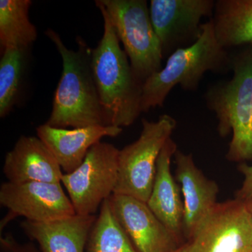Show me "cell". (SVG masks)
<instances>
[{"mask_svg": "<svg viewBox=\"0 0 252 252\" xmlns=\"http://www.w3.org/2000/svg\"><path fill=\"white\" fill-rule=\"evenodd\" d=\"M104 20L102 39L91 54V66L104 126L128 127L142 114L143 83L131 67L108 15L97 6Z\"/></svg>", "mask_w": 252, "mask_h": 252, "instance_id": "6da1fadb", "label": "cell"}, {"mask_svg": "<svg viewBox=\"0 0 252 252\" xmlns=\"http://www.w3.org/2000/svg\"><path fill=\"white\" fill-rule=\"evenodd\" d=\"M231 72L230 79L208 87L204 99L216 116L220 137L233 135L227 160L244 163L252 160V45L231 54Z\"/></svg>", "mask_w": 252, "mask_h": 252, "instance_id": "7a4b0ae2", "label": "cell"}, {"mask_svg": "<svg viewBox=\"0 0 252 252\" xmlns=\"http://www.w3.org/2000/svg\"><path fill=\"white\" fill-rule=\"evenodd\" d=\"M45 34L63 61L62 75L46 124L61 128L104 126L91 66L92 49L82 38L78 37L77 51L69 49L56 32L48 29Z\"/></svg>", "mask_w": 252, "mask_h": 252, "instance_id": "3957f363", "label": "cell"}, {"mask_svg": "<svg viewBox=\"0 0 252 252\" xmlns=\"http://www.w3.org/2000/svg\"><path fill=\"white\" fill-rule=\"evenodd\" d=\"M231 71V54L217 40L212 18L203 25L196 42L177 50L167 60L165 67L151 76L142 88V113L162 107L176 86L187 91L198 89L207 72L226 74Z\"/></svg>", "mask_w": 252, "mask_h": 252, "instance_id": "277c9868", "label": "cell"}, {"mask_svg": "<svg viewBox=\"0 0 252 252\" xmlns=\"http://www.w3.org/2000/svg\"><path fill=\"white\" fill-rule=\"evenodd\" d=\"M108 15L136 77L144 83L162 69L161 44L146 0H97Z\"/></svg>", "mask_w": 252, "mask_h": 252, "instance_id": "5b68a950", "label": "cell"}, {"mask_svg": "<svg viewBox=\"0 0 252 252\" xmlns=\"http://www.w3.org/2000/svg\"><path fill=\"white\" fill-rule=\"evenodd\" d=\"M139 138L119 150V172L114 194L130 195L147 203L155 180L158 159L171 138L177 121L162 114L155 122L142 120Z\"/></svg>", "mask_w": 252, "mask_h": 252, "instance_id": "8992f818", "label": "cell"}, {"mask_svg": "<svg viewBox=\"0 0 252 252\" xmlns=\"http://www.w3.org/2000/svg\"><path fill=\"white\" fill-rule=\"evenodd\" d=\"M119 150L109 142H99L91 147L80 166L63 174L61 183L77 215H95L104 200L114 194Z\"/></svg>", "mask_w": 252, "mask_h": 252, "instance_id": "52a82bcc", "label": "cell"}, {"mask_svg": "<svg viewBox=\"0 0 252 252\" xmlns=\"http://www.w3.org/2000/svg\"><path fill=\"white\" fill-rule=\"evenodd\" d=\"M215 5L214 0H151V19L164 58L198 41L202 20L212 17Z\"/></svg>", "mask_w": 252, "mask_h": 252, "instance_id": "ba28073f", "label": "cell"}, {"mask_svg": "<svg viewBox=\"0 0 252 252\" xmlns=\"http://www.w3.org/2000/svg\"><path fill=\"white\" fill-rule=\"evenodd\" d=\"M189 243L190 252H252V220L245 203H217Z\"/></svg>", "mask_w": 252, "mask_h": 252, "instance_id": "9c48e42d", "label": "cell"}, {"mask_svg": "<svg viewBox=\"0 0 252 252\" xmlns=\"http://www.w3.org/2000/svg\"><path fill=\"white\" fill-rule=\"evenodd\" d=\"M0 204L9 213L36 223H49L76 215L61 183L5 182L0 187Z\"/></svg>", "mask_w": 252, "mask_h": 252, "instance_id": "30bf717a", "label": "cell"}, {"mask_svg": "<svg viewBox=\"0 0 252 252\" xmlns=\"http://www.w3.org/2000/svg\"><path fill=\"white\" fill-rule=\"evenodd\" d=\"M109 201L137 252H172L182 245L181 239L160 221L146 202L120 194H113Z\"/></svg>", "mask_w": 252, "mask_h": 252, "instance_id": "8fae6325", "label": "cell"}, {"mask_svg": "<svg viewBox=\"0 0 252 252\" xmlns=\"http://www.w3.org/2000/svg\"><path fill=\"white\" fill-rule=\"evenodd\" d=\"M175 179L183 196V235L190 240L217 205L220 188L197 167L191 154L177 149Z\"/></svg>", "mask_w": 252, "mask_h": 252, "instance_id": "7c38bea8", "label": "cell"}, {"mask_svg": "<svg viewBox=\"0 0 252 252\" xmlns=\"http://www.w3.org/2000/svg\"><path fill=\"white\" fill-rule=\"evenodd\" d=\"M122 131V127L112 126L67 129L44 124L36 127L37 137L51 151L64 174L80 166L91 147L103 137H117Z\"/></svg>", "mask_w": 252, "mask_h": 252, "instance_id": "4fadbf2b", "label": "cell"}, {"mask_svg": "<svg viewBox=\"0 0 252 252\" xmlns=\"http://www.w3.org/2000/svg\"><path fill=\"white\" fill-rule=\"evenodd\" d=\"M62 168L38 137L21 136L6 154L3 173L11 183L39 182L61 183Z\"/></svg>", "mask_w": 252, "mask_h": 252, "instance_id": "5bb4252c", "label": "cell"}, {"mask_svg": "<svg viewBox=\"0 0 252 252\" xmlns=\"http://www.w3.org/2000/svg\"><path fill=\"white\" fill-rule=\"evenodd\" d=\"M177 150L169 139L158 159L157 173L147 205L154 215L178 238L183 236L184 203L180 185L172 175L171 160Z\"/></svg>", "mask_w": 252, "mask_h": 252, "instance_id": "9a60e30c", "label": "cell"}, {"mask_svg": "<svg viewBox=\"0 0 252 252\" xmlns=\"http://www.w3.org/2000/svg\"><path fill=\"white\" fill-rule=\"evenodd\" d=\"M97 216L76 215L49 223L25 220L21 228L42 252H84Z\"/></svg>", "mask_w": 252, "mask_h": 252, "instance_id": "2e32d148", "label": "cell"}, {"mask_svg": "<svg viewBox=\"0 0 252 252\" xmlns=\"http://www.w3.org/2000/svg\"><path fill=\"white\" fill-rule=\"evenodd\" d=\"M212 19L222 47L252 45V0H217Z\"/></svg>", "mask_w": 252, "mask_h": 252, "instance_id": "e0dca14e", "label": "cell"}, {"mask_svg": "<svg viewBox=\"0 0 252 252\" xmlns=\"http://www.w3.org/2000/svg\"><path fill=\"white\" fill-rule=\"evenodd\" d=\"M31 0L0 1V46L6 49H31L37 39V30L29 18Z\"/></svg>", "mask_w": 252, "mask_h": 252, "instance_id": "ac0fdd59", "label": "cell"}, {"mask_svg": "<svg viewBox=\"0 0 252 252\" xmlns=\"http://www.w3.org/2000/svg\"><path fill=\"white\" fill-rule=\"evenodd\" d=\"M30 50L6 49L0 60V117L9 115L17 104L29 63Z\"/></svg>", "mask_w": 252, "mask_h": 252, "instance_id": "d6986e66", "label": "cell"}, {"mask_svg": "<svg viewBox=\"0 0 252 252\" xmlns=\"http://www.w3.org/2000/svg\"><path fill=\"white\" fill-rule=\"evenodd\" d=\"M86 250V252H138L113 213L109 199L101 205Z\"/></svg>", "mask_w": 252, "mask_h": 252, "instance_id": "ffe728a7", "label": "cell"}, {"mask_svg": "<svg viewBox=\"0 0 252 252\" xmlns=\"http://www.w3.org/2000/svg\"><path fill=\"white\" fill-rule=\"evenodd\" d=\"M238 171L243 175V185L235 193V198L246 201L252 197V165L247 162L240 163L238 165Z\"/></svg>", "mask_w": 252, "mask_h": 252, "instance_id": "44dd1931", "label": "cell"}, {"mask_svg": "<svg viewBox=\"0 0 252 252\" xmlns=\"http://www.w3.org/2000/svg\"><path fill=\"white\" fill-rule=\"evenodd\" d=\"M1 245L5 251L8 252H38L32 244L20 245L11 235L1 238Z\"/></svg>", "mask_w": 252, "mask_h": 252, "instance_id": "7402d4cb", "label": "cell"}, {"mask_svg": "<svg viewBox=\"0 0 252 252\" xmlns=\"http://www.w3.org/2000/svg\"><path fill=\"white\" fill-rule=\"evenodd\" d=\"M172 252H190V244L189 242L187 243H184L183 245H181L180 248Z\"/></svg>", "mask_w": 252, "mask_h": 252, "instance_id": "603a6c76", "label": "cell"}, {"mask_svg": "<svg viewBox=\"0 0 252 252\" xmlns=\"http://www.w3.org/2000/svg\"><path fill=\"white\" fill-rule=\"evenodd\" d=\"M244 203L246 205L247 209H248V211L252 220V197L251 198L248 199L246 201H244Z\"/></svg>", "mask_w": 252, "mask_h": 252, "instance_id": "cb8c5ba5", "label": "cell"}]
</instances>
